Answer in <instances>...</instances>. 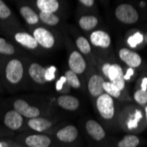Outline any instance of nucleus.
Instances as JSON below:
<instances>
[{
	"mask_svg": "<svg viewBox=\"0 0 147 147\" xmlns=\"http://www.w3.org/2000/svg\"><path fill=\"white\" fill-rule=\"evenodd\" d=\"M119 57L129 68H137L141 64L142 59L138 53L128 49H122L119 51Z\"/></svg>",
	"mask_w": 147,
	"mask_h": 147,
	"instance_id": "9b49d317",
	"label": "nucleus"
},
{
	"mask_svg": "<svg viewBox=\"0 0 147 147\" xmlns=\"http://www.w3.org/2000/svg\"><path fill=\"white\" fill-rule=\"evenodd\" d=\"M57 68L55 66H49L48 69H46V72H45V79L46 82L48 81H52L53 79L55 78V73H56Z\"/></svg>",
	"mask_w": 147,
	"mask_h": 147,
	"instance_id": "2f4dec72",
	"label": "nucleus"
},
{
	"mask_svg": "<svg viewBox=\"0 0 147 147\" xmlns=\"http://www.w3.org/2000/svg\"><path fill=\"white\" fill-rule=\"evenodd\" d=\"M90 40L93 45L100 48H109L111 43L109 34L101 30L92 32L90 36Z\"/></svg>",
	"mask_w": 147,
	"mask_h": 147,
	"instance_id": "4468645a",
	"label": "nucleus"
},
{
	"mask_svg": "<svg viewBox=\"0 0 147 147\" xmlns=\"http://www.w3.org/2000/svg\"><path fill=\"white\" fill-rule=\"evenodd\" d=\"M140 143L139 138L135 135H126L117 144L118 147H137Z\"/></svg>",
	"mask_w": 147,
	"mask_h": 147,
	"instance_id": "4be33fe9",
	"label": "nucleus"
},
{
	"mask_svg": "<svg viewBox=\"0 0 147 147\" xmlns=\"http://www.w3.org/2000/svg\"><path fill=\"white\" fill-rule=\"evenodd\" d=\"M96 106L100 115L107 120L113 118L115 115V105L111 96L107 93H102L98 97Z\"/></svg>",
	"mask_w": 147,
	"mask_h": 147,
	"instance_id": "f03ea898",
	"label": "nucleus"
},
{
	"mask_svg": "<svg viewBox=\"0 0 147 147\" xmlns=\"http://www.w3.org/2000/svg\"><path fill=\"white\" fill-rule=\"evenodd\" d=\"M110 65H111V64H109V63H105V64L102 66V71H103V73H104L106 76H108V72H109V71Z\"/></svg>",
	"mask_w": 147,
	"mask_h": 147,
	"instance_id": "f704fd0d",
	"label": "nucleus"
},
{
	"mask_svg": "<svg viewBox=\"0 0 147 147\" xmlns=\"http://www.w3.org/2000/svg\"><path fill=\"white\" fill-rule=\"evenodd\" d=\"M134 99L140 105L145 104L147 102V91H143L141 89L138 90L134 94Z\"/></svg>",
	"mask_w": 147,
	"mask_h": 147,
	"instance_id": "c756f323",
	"label": "nucleus"
},
{
	"mask_svg": "<svg viewBox=\"0 0 147 147\" xmlns=\"http://www.w3.org/2000/svg\"><path fill=\"white\" fill-rule=\"evenodd\" d=\"M145 113H146V119H147V106H146V108H145Z\"/></svg>",
	"mask_w": 147,
	"mask_h": 147,
	"instance_id": "79ce46f5",
	"label": "nucleus"
},
{
	"mask_svg": "<svg viewBox=\"0 0 147 147\" xmlns=\"http://www.w3.org/2000/svg\"><path fill=\"white\" fill-rule=\"evenodd\" d=\"M144 41H145V42L147 43V33L145 34V35H144Z\"/></svg>",
	"mask_w": 147,
	"mask_h": 147,
	"instance_id": "ea45409f",
	"label": "nucleus"
},
{
	"mask_svg": "<svg viewBox=\"0 0 147 147\" xmlns=\"http://www.w3.org/2000/svg\"><path fill=\"white\" fill-rule=\"evenodd\" d=\"M13 108H14V110L17 111L20 115L29 119L39 117L40 114H41V112L37 108L30 106L28 102L23 100H17L16 101H14Z\"/></svg>",
	"mask_w": 147,
	"mask_h": 147,
	"instance_id": "0eeeda50",
	"label": "nucleus"
},
{
	"mask_svg": "<svg viewBox=\"0 0 147 147\" xmlns=\"http://www.w3.org/2000/svg\"><path fill=\"white\" fill-rule=\"evenodd\" d=\"M24 144L26 147H50L52 139L45 134H31L24 138Z\"/></svg>",
	"mask_w": 147,
	"mask_h": 147,
	"instance_id": "39448f33",
	"label": "nucleus"
},
{
	"mask_svg": "<svg viewBox=\"0 0 147 147\" xmlns=\"http://www.w3.org/2000/svg\"><path fill=\"white\" fill-rule=\"evenodd\" d=\"M11 147H22V146H20V145H12Z\"/></svg>",
	"mask_w": 147,
	"mask_h": 147,
	"instance_id": "a19ab883",
	"label": "nucleus"
},
{
	"mask_svg": "<svg viewBox=\"0 0 147 147\" xmlns=\"http://www.w3.org/2000/svg\"><path fill=\"white\" fill-rule=\"evenodd\" d=\"M34 38L37 42L38 45H41L45 49H50L55 44V38L53 34L47 29L38 28L34 31Z\"/></svg>",
	"mask_w": 147,
	"mask_h": 147,
	"instance_id": "423d86ee",
	"label": "nucleus"
},
{
	"mask_svg": "<svg viewBox=\"0 0 147 147\" xmlns=\"http://www.w3.org/2000/svg\"><path fill=\"white\" fill-rule=\"evenodd\" d=\"M78 137V129L74 125H67L56 133V138L58 141L64 144H72L76 142Z\"/></svg>",
	"mask_w": 147,
	"mask_h": 147,
	"instance_id": "20e7f679",
	"label": "nucleus"
},
{
	"mask_svg": "<svg viewBox=\"0 0 147 147\" xmlns=\"http://www.w3.org/2000/svg\"><path fill=\"white\" fill-rule=\"evenodd\" d=\"M65 78H66V82H67L71 87L73 88H78L80 87V81L78 78V75L74 73L73 71H67L65 72Z\"/></svg>",
	"mask_w": 147,
	"mask_h": 147,
	"instance_id": "393cba45",
	"label": "nucleus"
},
{
	"mask_svg": "<svg viewBox=\"0 0 147 147\" xmlns=\"http://www.w3.org/2000/svg\"><path fill=\"white\" fill-rule=\"evenodd\" d=\"M15 49L11 43L7 42L5 40L0 37V54L4 55H12L14 54Z\"/></svg>",
	"mask_w": 147,
	"mask_h": 147,
	"instance_id": "a878e982",
	"label": "nucleus"
},
{
	"mask_svg": "<svg viewBox=\"0 0 147 147\" xmlns=\"http://www.w3.org/2000/svg\"><path fill=\"white\" fill-rule=\"evenodd\" d=\"M39 19L41 20L43 23L49 25V26H55L58 24L59 18L57 15L54 13H48V12H40Z\"/></svg>",
	"mask_w": 147,
	"mask_h": 147,
	"instance_id": "5701e85b",
	"label": "nucleus"
},
{
	"mask_svg": "<svg viewBox=\"0 0 147 147\" xmlns=\"http://www.w3.org/2000/svg\"><path fill=\"white\" fill-rule=\"evenodd\" d=\"M144 40V36L141 33L138 32L135 34L131 35L129 39H128V43L130 47L135 48L137 47L139 43H141Z\"/></svg>",
	"mask_w": 147,
	"mask_h": 147,
	"instance_id": "cd10ccee",
	"label": "nucleus"
},
{
	"mask_svg": "<svg viewBox=\"0 0 147 147\" xmlns=\"http://www.w3.org/2000/svg\"><path fill=\"white\" fill-rule=\"evenodd\" d=\"M142 117H143L142 112L139 111V110H136L135 115H134V117L130 118L129 120V122H128V128L129 129L137 128L138 127V122H139V120L142 119Z\"/></svg>",
	"mask_w": 147,
	"mask_h": 147,
	"instance_id": "c85d7f7f",
	"label": "nucleus"
},
{
	"mask_svg": "<svg viewBox=\"0 0 147 147\" xmlns=\"http://www.w3.org/2000/svg\"><path fill=\"white\" fill-rule=\"evenodd\" d=\"M23 123H24L23 116L14 109L8 111L5 115L4 123L8 129L11 130H19L20 129H21Z\"/></svg>",
	"mask_w": 147,
	"mask_h": 147,
	"instance_id": "1a4fd4ad",
	"label": "nucleus"
},
{
	"mask_svg": "<svg viewBox=\"0 0 147 147\" xmlns=\"http://www.w3.org/2000/svg\"><path fill=\"white\" fill-rule=\"evenodd\" d=\"M123 72L121 66L118 64H111L109 71L108 72V76L111 83H113L120 91L123 90L125 86V80L123 78Z\"/></svg>",
	"mask_w": 147,
	"mask_h": 147,
	"instance_id": "6e6552de",
	"label": "nucleus"
},
{
	"mask_svg": "<svg viewBox=\"0 0 147 147\" xmlns=\"http://www.w3.org/2000/svg\"><path fill=\"white\" fill-rule=\"evenodd\" d=\"M76 44H77L78 49L81 51L83 54H88V53L91 51V46H90L88 41L83 36H80L77 39Z\"/></svg>",
	"mask_w": 147,
	"mask_h": 147,
	"instance_id": "bb28decb",
	"label": "nucleus"
},
{
	"mask_svg": "<svg viewBox=\"0 0 147 147\" xmlns=\"http://www.w3.org/2000/svg\"><path fill=\"white\" fill-rule=\"evenodd\" d=\"M69 67L76 74H81L85 71L86 63L82 55L78 51H73L69 57Z\"/></svg>",
	"mask_w": 147,
	"mask_h": 147,
	"instance_id": "9d476101",
	"label": "nucleus"
},
{
	"mask_svg": "<svg viewBox=\"0 0 147 147\" xmlns=\"http://www.w3.org/2000/svg\"><path fill=\"white\" fill-rule=\"evenodd\" d=\"M15 40L20 44L29 49H34L38 47V43L34 36L28 33H17L15 34Z\"/></svg>",
	"mask_w": 147,
	"mask_h": 147,
	"instance_id": "a211bd4d",
	"label": "nucleus"
},
{
	"mask_svg": "<svg viewBox=\"0 0 147 147\" xmlns=\"http://www.w3.org/2000/svg\"><path fill=\"white\" fill-rule=\"evenodd\" d=\"M11 146H12V145H11V144L9 142L0 140V147H11Z\"/></svg>",
	"mask_w": 147,
	"mask_h": 147,
	"instance_id": "4c0bfd02",
	"label": "nucleus"
},
{
	"mask_svg": "<svg viewBox=\"0 0 147 147\" xmlns=\"http://www.w3.org/2000/svg\"><path fill=\"white\" fill-rule=\"evenodd\" d=\"M20 12L24 20L30 25L37 24L39 21V15L30 7L28 6H22L20 9Z\"/></svg>",
	"mask_w": 147,
	"mask_h": 147,
	"instance_id": "aec40b11",
	"label": "nucleus"
},
{
	"mask_svg": "<svg viewBox=\"0 0 147 147\" xmlns=\"http://www.w3.org/2000/svg\"><path fill=\"white\" fill-rule=\"evenodd\" d=\"M53 123L49 120L43 118V117H35L31 118L28 122V126L29 129L35 132L42 133L49 130L52 127Z\"/></svg>",
	"mask_w": 147,
	"mask_h": 147,
	"instance_id": "ddd939ff",
	"label": "nucleus"
},
{
	"mask_svg": "<svg viewBox=\"0 0 147 147\" xmlns=\"http://www.w3.org/2000/svg\"><path fill=\"white\" fill-rule=\"evenodd\" d=\"M45 72L46 69L39 63H32L29 67V75L34 82L38 84L46 83L45 79Z\"/></svg>",
	"mask_w": 147,
	"mask_h": 147,
	"instance_id": "dca6fc26",
	"label": "nucleus"
},
{
	"mask_svg": "<svg viewBox=\"0 0 147 147\" xmlns=\"http://www.w3.org/2000/svg\"><path fill=\"white\" fill-rule=\"evenodd\" d=\"M103 89H104V91H106L107 94H109L111 97L119 98L120 95H121V91H120L111 82H104V84H103Z\"/></svg>",
	"mask_w": 147,
	"mask_h": 147,
	"instance_id": "b1692460",
	"label": "nucleus"
},
{
	"mask_svg": "<svg viewBox=\"0 0 147 147\" xmlns=\"http://www.w3.org/2000/svg\"><path fill=\"white\" fill-rule=\"evenodd\" d=\"M98 24V20L94 16H83L79 20V26L86 31L92 30Z\"/></svg>",
	"mask_w": 147,
	"mask_h": 147,
	"instance_id": "412c9836",
	"label": "nucleus"
},
{
	"mask_svg": "<svg viewBox=\"0 0 147 147\" xmlns=\"http://www.w3.org/2000/svg\"><path fill=\"white\" fill-rule=\"evenodd\" d=\"M36 5L41 12L48 13H54L59 7V3L57 0H37Z\"/></svg>",
	"mask_w": 147,
	"mask_h": 147,
	"instance_id": "6ab92c4d",
	"label": "nucleus"
},
{
	"mask_svg": "<svg viewBox=\"0 0 147 147\" xmlns=\"http://www.w3.org/2000/svg\"><path fill=\"white\" fill-rule=\"evenodd\" d=\"M87 134L95 141H100L106 137V132L102 126L94 120H88L86 123Z\"/></svg>",
	"mask_w": 147,
	"mask_h": 147,
	"instance_id": "f8f14e48",
	"label": "nucleus"
},
{
	"mask_svg": "<svg viewBox=\"0 0 147 147\" xmlns=\"http://www.w3.org/2000/svg\"><path fill=\"white\" fill-rule=\"evenodd\" d=\"M65 82H66V78H65V77H64V76L61 77V78H59L58 81L57 82V84H56V89H57V91L62 90V88L63 87V85H64Z\"/></svg>",
	"mask_w": 147,
	"mask_h": 147,
	"instance_id": "473e14b6",
	"label": "nucleus"
},
{
	"mask_svg": "<svg viewBox=\"0 0 147 147\" xmlns=\"http://www.w3.org/2000/svg\"><path fill=\"white\" fill-rule=\"evenodd\" d=\"M79 2L82 3L86 6H92L93 5V3H94V1H93V0H80Z\"/></svg>",
	"mask_w": 147,
	"mask_h": 147,
	"instance_id": "c9c22d12",
	"label": "nucleus"
},
{
	"mask_svg": "<svg viewBox=\"0 0 147 147\" xmlns=\"http://www.w3.org/2000/svg\"><path fill=\"white\" fill-rule=\"evenodd\" d=\"M24 73L23 64L18 59H12L11 60L5 68V76L7 80L11 84H18Z\"/></svg>",
	"mask_w": 147,
	"mask_h": 147,
	"instance_id": "7ed1b4c3",
	"label": "nucleus"
},
{
	"mask_svg": "<svg viewBox=\"0 0 147 147\" xmlns=\"http://www.w3.org/2000/svg\"><path fill=\"white\" fill-rule=\"evenodd\" d=\"M141 90L147 91V78H144L142 84H141Z\"/></svg>",
	"mask_w": 147,
	"mask_h": 147,
	"instance_id": "e433bc0d",
	"label": "nucleus"
},
{
	"mask_svg": "<svg viewBox=\"0 0 147 147\" xmlns=\"http://www.w3.org/2000/svg\"><path fill=\"white\" fill-rule=\"evenodd\" d=\"M57 103L61 108H63L66 110H70V111H75L79 107L78 100L71 95L60 96L57 99Z\"/></svg>",
	"mask_w": 147,
	"mask_h": 147,
	"instance_id": "f3484780",
	"label": "nucleus"
},
{
	"mask_svg": "<svg viewBox=\"0 0 147 147\" xmlns=\"http://www.w3.org/2000/svg\"><path fill=\"white\" fill-rule=\"evenodd\" d=\"M116 18L125 24H133L138 20V13L137 10L130 5L123 4L117 6L115 10Z\"/></svg>",
	"mask_w": 147,
	"mask_h": 147,
	"instance_id": "f257e3e1",
	"label": "nucleus"
},
{
	"mask_svg": "<svg viewBox=\"0 0 147 147\" xmlns=\"http://www.w3.org/2000/svg\"><path fill=\"white\" fill-rule=\"evenodd\" d=\"M11 15V10L5 5V3L0 0V19L5 20Z\"/></svg>",
	"mask_w": 147,
	"mask_h": 147,
	"instance_id": "7c9ffc66",
	"label": "nucleus"
},
{
	"mask_svg": "<svg viewBox=\"0 0 147 147\" xmlns=\"http://www.w3.org/2000/svg\"><path fill=\"white\" fill-rule=\"evenodd\" d=\"M139 5H140V7H144L145 6V3L144 2H141Z\"/></svg>",
	"mask_w": 147,
	"mask_h": 147,
	"instance_id": "58836bf2",
	"label": "nucleus"
},
{
	"mask_svg": "<svg viewBox=\"0 0 147 147\" xmlns=\"http://www.w3.org/2000/svg\"><path fill=\"white\" fill-rule=\"evenodd\" d=\"M104 79L100 75H92L88 82V91L92 96H100L103 93Z\"/></svg>",
	"mask_w": 147,
	"mask_h": 147,
	"instance_id": "2eb2a0df",
	"label": "nucleus"
},
{
	"mask_svg": "<svg viewBox=\"0 0 147 147\" xmlns=\"http://www.w3.org/2000/svg\"><path fill=\"white\" fill-rule=\"evenodd\" d=\"M134 74V70H133V68H129L128 70H127V72L124 74V76H123V78H124V80H129L130 78H131V76Z\"/></svg>",
	"mask_w": 147,
	"mask_h": 147,
	"instance_id": "72a5a7b5",
	"label": "nucleus"
}]
</instances>
